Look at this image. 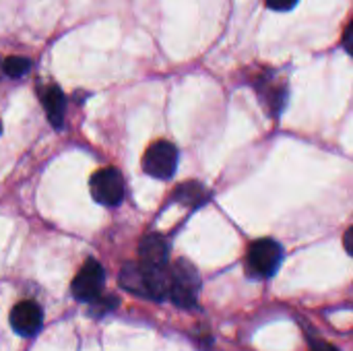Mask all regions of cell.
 <instances>
[{
	"instance_id": "cell-1",
	"label": "cell",
	"mask_w": 353,
	"mask_h": 351,
	"mask_svg": "<svg viewBox=\"0 0 353 351\" xmlns=\"http://www.w3.org/2000/svg\"><path fill=\"white\" fill-rule=\"evenodd\" d=\"M120 285L132 294L151 300H163L168 298V290H170L168 265L149 267L145 263H128L120 271Z\"/></svg>"
},
{
	"instance_id": "cell-2",
	"label": "cell",
	"mask_w": 353,
	"mask_h": 351,
	"mask_svg": "<svg viewBox=\"0 0 353 351\" xmlns=\"http://www.w3.org/2000/svg\"><path fill=\"white\" fill-rule=\"evenodd\" d=\"M168 277H170L168 298L182 308L194 306L199 294V275L194 267L188 265L186 261H178L176 265L168 267Z\"/></svg>"
},
{
	"instance_id": "cell-3",
	"label": "cell",
	"mask_w": 353,
	"mask_h": 351,
	"mask_svg": "<svg viewBox=\"0 0 353 351\" xmlns=\"http://www.w3.org/2000/svg\"><path fill=\"white\" fill-rule=\"evenodd\" d=\"M281 261H283V248L275 240H269V238L252 242L250 248H248V257H246L248 271L254 277H271V275H275Z\"/></svg>"
},
{
	"instance_id": "cell-4",
	"label": "cell",
	"mask_w": 353,
	"mask_h": 351,
	"mask_svg": "<svg viewBox=\"0 0 353 351\" xmlns=\"http://www.w3.org/2000/svg\"><path fill=\"white\" fill-rule=\"evenodd\" d=\"M91 194L99 205L116 207L124 199V178L116 168H103L97 170L91 176Z\"/></svg>"
},
{
	"instance_id": "cell-5",
	"label": "cell",
	"mask_w": 353,
	"mask_h": 351,
	"mask_svg": "<svg viewBox=\"0 0 353 351\" xmlns=\"http://www.w3.org/2000/svg\"><path fill=\"white\" fill-rule=\"evenodd\" d=\"M178 166V149L168 141L153 143L143 157V168L149 176L157 180H170L176 174Z\"/></svg>"
},
{
	"instance_id": "cell-6",
	"label": "cell",
	"mask_w": 353,
	"mask_h": 351,
	"mask_svg": "<svg viewBox=\"0 0 353 351\" xmlns=\"http://www.w3.org/2000/svg\"><path fill=\"white\" fill-rule=\"evenodd\" d=\"M103 283H105V271L103 267L89 259L81 271L77 273L72 285H70V292L72 296L79 300V302H93L95 298L101 296V290H103Z\"/></svg>"
},
{
	"instance_id": "cell-7",
	"label": "cell",
	"mask_w": 353,
	"mask_h": 351,
	"mask_svg": "<svg viewBox=\"0 0 353 351\" xmlns=\"http://www.w3.org/2000/svg\"><path fill=\"white\" fill-rule=\"evenodd\" d=\"M10 325L12 329L23 335V337H33L39 333L41 325H43V312L41 308L31 302V300H25V302H19L12 312H10Z\"/></svg>"
},
{
	"instance_id": "cell-8",
	"label": "cell",
	"mask_w": 353,
	"mask_h": 351,
	"mask_svg": "<svg viewBox=\"0 0 353 351\" xmlns=\"http://www.w3.org/2000/svg\"><path fill=\"white\" fill-rule=\"evenodd\" d=\"M139 254H141V263H145L149 267H165L168 257H170L165 240L157 234L143 238V242L139 246Z\"/></svg>"
},
{
	"instance_id": "cell-9",
	"label": "cell",
	"mask_w": 353,
	"mask_h": 351,
	"mask_svg": "<svg viewBox=\"0 0 353 351\" xmlns=\"http://www.w3.org/2000/svg\"><path fill=\"white\" fill-rule=\"evenodd\" d=\"M41 97H43V108H46V114L52 122V126L56 128H62V122H64V108H66V101H64V93L52 85L48 89L41 91Z\"/></svg>"
},
{
	"instance_id": "cell-10",
	"label": "cell",
	"mask_w": 353,
	"mask_h": 351,
	"mask_svg": "<svg viewBox=\"0 0 353 351\" xmlns=\"http://www.w3.org/2000/svg\"><path fill=\"white\" fill-rule=\"evenodd\" d=\"M29 68H31V62H29L27 58H19V56H10V58H6L4 64H2L4 74H8V77H12V79L27 74Z\"/></svg>"
},
{
	"instance_id": "cell-11",
	"label": "cell",
	"mask_w": 353,
	"mask_h": 351,
	"mask_svg": "<svg viewBox=\"0 0 353 351\" xmlns=\"http://www.w3.org/2000/svg\"><path fill=\"white\" fill-rule=\"evenodd\" d=\"M178 194H184V203H192V201H196V203H203L205 201V190L201 188V184L199 182H190V184H184L180 190H178Z\"/></svg>"
},
{
	"instance_id": "cell-12",
	"label": "cell",
	"mask_w": 353,
	"mask_h": 351,
	"mask_svg": "<svg viewBox=\"0 0 353 351\" xmlns=\"http://www.w3.org/2000/svg\"><path fill=\"white\" fill-rule=\"evenodd\" d=\"M265 2H267V6H269V8L279 10V12L292 10V8L298 4V0H265Z\"/></svg>"
},
{
	"instance_id": "cell-13",
	"label": "cell",
	"mask_w": 353,
	"mask_h": 351,
	"mask_svg": "<svg viewBox=\"0 0 353 351\" xmlns=\"http://www.w3.org/2000/svg\"><path fill=\"white\" fill-rule=\"evenodd\" d=\"M310 351H337L333 345H329V343H325V341H316L314 345H312V350Z\"/></svg>"
}]
</instances>
